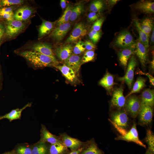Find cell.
<instances>
[{
  "mask_svg": "<svg viewBox=\"0 0 154 154\" xmlns=\"http://www.w3.org/2000/svg\"><path fill=\"white\" fill-rule=\"evenodd\" d=\"M21 55L36 67H55L58 64L56 59L34 51H24L21 52Z\"/></svg>",
  "mask_w": 154,
  "mask_h": 154,
  "instance_id": "obj_1",
  "label": "cell"
},
{
  "mask_svg": "<svg viewBox=\"0 0 154 154\" xmlns=\"http://www.w3.org/2000/svg\"><path fill=\"white\" fill-rule=\"evenodd\" d=\"M110 117L111 120H110L118 131L121 130H127L129 126V119L123 109L112 112Z\"/></svg>",
  "mask_w": 154,
  "mask_h": 154,
  "instance_id": "obj_2",
  "label": "cell"
},
{
  "mask_svg": "<svg viewBox=\"0 0 154 154\" xmlns=\"http://www.w3.org/2000/svg\"><path fill=\"white\" fill-rule=\"evenodd\" d=\"M140 107V99L136 96H130L126 98L123 109L128 115L135 118L138 116Z\"/></svg>",
  "mask_w": 154,
  "mask_h": 154,
  "instance_id": "obj_3",
  "label": "cell"
},
{
  "mask_svg": "<svg viewBox=\"0 0 154 154\" xmlns=\"http://www.w3.org/2000/svg\"><path fill=\"white\" fill-rule=\"evenodd\" d=\"M115 44L117 46L124 48H131L135 49V42L130 33L124 31L120 33L117 37Z\"/></svg>",
  "mask_w": 154,
  "mask_h": 154,
  "instance_id": "obj_4",
  "label": "cell"
},
{
  "mask_svg": "<svg viewBox=\"0 0 154 154\" xmlns=\"http://www.w3.org/2000/svg\"><path fill=\"white\" fill-rule=\"evenodd\" d=\"M116 140H122L127 142H132L146 148V146L139 139L135 123H133L130 129L116 137Z\"/></svg>",
  "mask_w": 154,
  "mask_h": 154,
  "instance_id": "obj_5",
  "label": "cell"
},
{
  "mask_svg": "<svg viewBox=\"0 0 154 154\" xmlns=\"http://www.w3.org/2000/svg\"><path fill=\"white\" fill-rule=\"evenodd\" d=\"M137 63L135 58L132 56L129 60L125 74L123 76L119 77L118 78L120 81L125 83L129 89H131L132 87L134 71Z\"/></svg>",
  "mask_w": 154,
  "mask_h": 154,
  "instance_id": "obj_6",
  "label": "cell"
},
{
  "mask_svg": "<svg viewBox=\"0 0 154 154\" xmlns=\"http://www.w3.org/2000/svg\"><path fill=\"white\" fill-rule=\"evenodd\" d=\"M59 136L62 142L70 149V151H76L81 148L85 143L77 138L71 137L66 132L60 133Z\"/></svg>",
  "mask_w": 154,
  "mask_h": 154,
  "instance_id": "obj_7",
  "label": "cell"
},
{
  "mask_svg": "<svg viewBox=\"0 0 154 154\" xmlns=\"http://www.w3.org/2000/svg\"><path fill=\"white\" fill-rule=\"evenodd\" d=\"M87 33V29L84 23L80 22L76 24L69 37L66 39L65 43H74L84 37Z\"/></svg>",
  "mask_w": 154,
  "mask_h": 154,
  "instance_id": "obj_8",
  "label": "cell"
},
{
  "mask_svg": "<svg viewBox=\"0 0 154 154\" xmlns=\"http://www.w3.org/2000/svg\"><path fill=\"white\" fill-rule=\"evenodd\" d=\"M153 107L146 105H141L138 114L139 124L141 126L150 124L153 116Z\"/></svg>",
  "mask_w": 154,
  "mask_h": 154,
  "instance_id": "obj_9",
  "label": "cell"
},
{
  "mask_svg": "<svg viewBox=\"0 0 154 154\" xmlns=\"http://www.w3.org/2000/svg\"><path fill=\"white\" fill-rule=\"evenodd\" d=\"M123 92V88L122 86L114 90L110 102L111 106L112 108L116 110L123 109L126 100Z\"/></svg>",
  "mask_w": 154,
  "mask_h": 154,
  "instance_id": "obj_10",
  "label": "cell"
},
{
  "mask_svg": "<svg viewBox=\"0 0 154 154\" xmlns=\"http://www.w3.org/2000/svg\"><path fill=\"white\" fill-rule=\"evenodd\" d=\"M25 27L21 21L14 19L8 21L6 27V34L10 38L13 37L21 32Z\"/></svg>",
  "mask_w": 154,
  "mask_h": 154,
  "instance_id": "obj_11",
  "label": "cell"
},
{
  "mask_svg": "<svg viewBox=\"0 0 154 154\" xmlns=\"http://www.w3.org/2000/svg\"><path fill=\"white\" fill-rule=\"evenodd\" d=\"M79 154H105L98 146L93 138L85 142L82 150Z\"/></svg>",
  "mask_w": 154,
  "mask_h": 154,
  "instance_id": "obj_12",
  "label": "cell"
},
{
  "mask_svg": "<svg viewBox=\"0 0 154 154\" xmlns=\"http://www.w3.org/2000/svg\"><path fill=\"white\" fill-rule=\"evenodd\" d=\"M147 49L139 39L135 42L134 53L138 57L143 67L145 66L148 61Z\"/></svg>",
  "mask_w": 154,
  "mask_h": 154,
  "instance_id": "obj_13",
  "label": "cell"
},
{
  "mask_svg": "<svg viewBox=\"0 0 154 154\" xmlns=\"http://www.w3.org/2000/svg\"><path fill=\"white\" fill-rule=\"evenodd\" d=\"M40 132V141L46 142L50 144L62 142L59 136H57L51 133L43 124L41 125Z\"/></svg>",
  "mask_w": 154,
  "mask_h": 154,
  "instance_id": "obj_14",
  "label": "cell"
},
{
  "mask_svg": "<svg viewBox=\"0 0 154 154\" xmlns=\"http://www.w3.org/2000/svg\"><path fill=\"white\" fill-rule=\"evenodd\" d=\"M71 26V24L68 22L57 26L52 31V36L58 41L62 40L70 29Z\"/></svg>",
  "mask_w": 154,
  "mask_h": 154,
  "instance_id": "obj_15",
  "label": "cell"
},
{
  "mask_svg": "<svg viewBox=\"0 0 154 154\" xmlns=\"http://www.w3.org/2000/svg\"><path fill=\"white\" fill-rule=\"evenodd\" d=\"M73 49L72 46L70 44L61 46L56 49V55L61 61L64 62L73 54Z\"/></svg>",
  "mask_w": 154,
  "mask_h": 154,
  "instance_id": "obj_16",
  "label": "cell"
},
{
  "mask_svg": "<svg viewBox=\"0 0 154 154\" xmlns=\"http://www.w3.org/2000/svg\"><path fill=\"white\" fill-rule=\"evenodd\" d=\"M34 51L38 52L44 55L56 59L51 46L46 43H37L35 44L32 47Z\"/></svg>",
  "mask_w": 154,
  "mask_h": 154,
  "instance_id": "obj_17",
  "label": "cell"
},
{
  "mask_svg": "<svg viewBox=\"0 0 154 154\" xmlns=\"http://www.w3.org/2000/svg\"><path fill=\"white\" fill-rule=\"evenodd\" d=\"M58 69L64 76L69 82L72 83L77 82L78 79L76 72L72 69L64 64L62 66H57L55 67Z\"/></svg>",
  "mask_w": 154,
  "mask_h": 154,
  "instance_id": "obj_18",
  "label": "cell"
},
{
  "mask_svg": "<svg viewBox=\"0 0 154 154\" xmlns=\"http://www.w3.org/2000/svg\"><path fill=\"white\" fill-rule=\"evenodd\" d=\"M81 59L79 55L73 54L64 62V64L78 73L82 64Z\"/></svg>",
  "mask_w": 154,
  "mask_h": 154,
  "instance_id": "obj_19",
  "label": "cell"
},
{
  "mask_svg": "<svg viewBox=\"0 0 154 154\" xmlns=\"http://www.w3.org/2000/svg\"><path fill=\"white\" fill-rule=\"evenodd\" d=\"M141 105H146L153 107L154 105V91L150 89H145L141 98Z\"/></svg>",
  "mask_w": 154,
  "mask_h": 154,
  "instance_id": "obj_20",
  "label": "cell"
},
{
  "mask_svg": "<svg viewBox=\"0 0 154 154\" xmlns=\"http://www.w3.org/2000/svg\"><path fill=\"white\" fill-rule=\"evenodd\" d=\"M99 84L110 92L112 90L114 85L116 83L114 82V76L107 71L100 81Z\"/></svg>",
  "mask_w": 154,
  "mask_h": 154,
  "instance_id": "obj_21",
  "label": "cell"
},
{
  "mask_svg": "<svg viewBox=\"0 0 154 154\" xmlns=\"http://www.w3.org/2000/svg\"><path fill=\"white\" fill-rule=\"evenodd\" d=\"M50 144L39 141L32 147L31 154H49Z\"/></svg>",
  "mask_w": 154,
  "mask_h": 154,
  "instance_id": "obj_22",
  "label": "cell"
},
{
  "mask_svg": "<svg viewBox=\"0 0 154 154\" xmlns=\"http://www.w3.org/2000/svg\"><path fill=\"white\" fill-rule=\"evenodd\" d=\"M135 8L143 13L151 14L154 12V2L149 1H141L135 5Z\"/></svg>",
  "mask_w": 154,
  "mask_h": 154,
  "instance_id": "obj_23",
  "label": "cell"
},
{
  "mask_svg": "<svg viewBox=\"0 0 154 154\" xmlns=\"http://www.w3.org/2000/svg\"><path fill=\"white\" fill-rule=\"evenodd\" d=\"M32 10L29 7L25 6L18 9L14 14L15 20L22 21L28 19L31 15Z\"/></svg>",
  "mask_w": 154,
  "mask_h": 154,
  "instance_id": "obj_24",
  "label": "cell"
},
{
  "mask_svg": "<svg viewBox=\"0 0 154 154\" xmlns=\"http://www.w3.org/2000/svg\"><path fill=\"white\" fill-rule=\"evenodd\" d=\"M31 105V103H28L21 108H17L12 110L9 113L0 116V120L7 119L11 122L14 120L20 119L22 111L27 107H30Z\"/></svg>",
  "mask_w": 154,
  "mask_h": 154,
  "instance_id": "obj_25",
  "label": "cell"
},
{
  "mask_svg": "<svg viewBox=\"0 0 154 154\" xmlns=\"http://www.w3.org/2000/svg\"><path fill=\"white\" fill-rule=\"evenodd\" d=\"M134 53V49L131 48H124L118 53V59L120 64L125 69L128 61L131 56Z\"/></svg>",
  "mask_w": 154,
  "mask_h": 154,
  "instance_id": "obj_26",
  "label": "cell"
},
{
  "mask_svg": "<svg viewBox=\"0 0 154 154\" xmlns=\"http://www.w3.org/2000/svg\"><path fill=\"white\" fill-rule=\"evenodd\" d=\"M70 152L62 142L51 144L49 154H67Z\"/></svg>",
  "mask_w": 154,
  "mask_h": 154,
  "instance_id": "obj_27",
  "label": "cell"
},
{
  "mask_svg": "<svg viewBox=\"0 0 154 154\" xmlns=\"http://www.w3.org/2000/svg\"><path fill=\"white\" fill-rule=\"evenodd\" d=\"M56 23V21L51 22L43 20L39 28V39L48 34L53 28Z\"/></svg>",
  "mask_w": 154,
  "mask_h": 154,
  "instance_id": "obj_28",
  "label": "cell"
},
{
  "mask_svg": "<svg viewBox=\"0 0 154 154\" xmlns=\"http://www.w3.org/2000/svg\"><path fill=\"white\" fill-rule=\"evenodd\" d=\"M134 22L139 35V40L146 48H148L149 47V38L141 29L140 23L138 21L137 19H135Z\"/></svg>",
  "mask_w": 154,
  "mask_h": 154,
  "instance_id": "obj_29",
  "label": "cell"
},
{
  "mask_svg": "<svg viewBox=\"0 0 154 154\" xmlns=\"http://www.w3.org/2000/svg\"><path fill=\"white\" fill-rule=\"evenodd\" d=\"M140 24L141 29L149 38L151 32L153 28V19L149 17L145 18L142 21L141 23H140Z\"/></svg>",
  "mask_w": 154,
  "mask_h": 154,
  "instance_id": "obj_30",
  "label": "cell"
},
{
  "mask_svg": "<svg viewBox=\"0 0 154 154\" xmlns=\"http://www.w3.org/2000/svg\"><path fill=\"white\" fill-rule=\"evenodd\" d=\"M146 80L145 79L141 77H138L135 84L132 89L127 95L126 98L132 94L139 92L145 86Z\"/></svg>",
  "mask_w": 154,
  "mask_h": 154,
  "instance_id": "obj_31",
  "label": "cell"
},
{
  "mask_svg": "<svg viewBox=\"0 0 154 154\" xmlns=\"http://www.w3.org/2000/svg\"><path fill=\"white\" fill-rule=\"evenodd\" d=\"M84 9V4L80 3L72 8V13L69 21L73 22L76 20L83 12Z\"/></svg>",
  "mask_w": 154,
  "mask_h": 154,
  "instance_id": "obj_32",
  "label": "cell"
},
{
  "mask_svg": "<svg viewBox=\"0 0 154 154\" xmlns=\"http://www.w3.org/2000/svg\"><path fill=\"white\" fill-rule=\"evenodd\" d=\"M31 151L32 147L26 143L17 145L13 153L14 154H31Z\"/></svg>",
  "mask_w": 154,
  "mask_h": 154,
  "instance_id": "obj_33",
  "label": "cell"
},
{
  "mask_svg": "<svg viewBox=\"0 0 154 154\" xmlns=\"http://www.w3.org/2000/svg\"><path fill=\"white\" fill-rule=\"evenodd\" d=\"M0 16L8 21L14 19V14L11 7H5L0 9Z\"/></svg>",
  "mask_w": 154,
  "mask_h": 154,
  "instance_id": "obj_34",
  "label": "cell"
},
{
  "mask_svg": "<svg viewBox=\"0 0 154 154\" xmlns=\"http://www.w3.org/2000/svg\"><path fill=\"white\" fill-rule=\"evenodd\" d=\"M72 7L70 5L68 6L63 14L57 22V26L68 22L71 15Z\"/></svg>",
  "mask_w": 154,
  "mask_h": 154,
  "instance_id": "obj_35",
  "label": "cell"
},
{
  "mask_svg": "<svg viewBox=\"0 0 154 154\" xmlns=\"http://www.w3.org/2000/svg\"><path fill=\"white\" fill-rule=\"evenodd\" d=\"M145 140L148 145V149L154 153V135L151 129H148L147 130Z\"/></svg>",
  "mask_w": 154,
  "mask_h": 154,
  "instance_id": "obj_36",
  "label": "cell"
},
{
  "mask_svg": "<svg viewBox=\"0 0 154 154\" xmlns=\"http://www.w3.org/2000/svg\"><path fill=\"white\" fill-rule=\"evenodd\" d=\"M104 7V3L102 1L96 0L91 3L90 9L92 12L96 13L101 11Z\"/></svg>",
  "mask_w": 154,
  "mask_h": 154,
  "instance_id": "obj_37",
  "label": "cell"
},
{
  "mask_svg": "<svg viewBox=\"0 0 154 154\" xmlns=\"http://www.w3.org/2000/svg\"><path fill=\"white\" fill-rule=\"evenodd\" d=\"M95 55L94 50H87L82 58V64L93 61Z\"/></svg>",
  "mask_w": 154,
  "mask_h": 154,
  "instance_id": "obj_38",
  "label": "cell"
},
{
  "mask_svg": "<svg viewBox=\"0 0 154 154\" xmlns=\"http://www.w3.org/2000/svg\"><path fill=\"white\" fill-rule=\"evenodd\" d=\"M85 50L84 42L79 40L76 42L73 49V53L78 55L83 52Z\"/></svg>",
  "mask_w": 154,
  "mask_h": 154,
  "instance_id": "obj_39",
  "label": "cell"
},
{
  "mask_svg": "<svg viewBox=\"0 0 154 154\" xmlns=\"http://www.w3.org/2000/svg\"><path fill=\"white\" fill-rule=\"evenodd\" d=\"M101 35L99 31H98L92 29L89 33V36L93 43L97 42L100 39Z\"/></svg>",
  "mask_w": 154,
  "mask_h": 154,
  "instance_id": "obj_40",
  "label": "cell"
},
{
  "mask_svg": "<svg viewBox=\"0 0 154 154\" xmlns=\"http://www.w3.org/2000/svg\"><path fill=\"white\" fill-rule=\"evenodd\" d=\"M23 2V1L21 0H3L0 3L2 5L5 6L20 4Z\"/></svg>",
  "mask_w": 154,
  "mask_h": 154,
  "instance_id": "obj_41",
  "label": "cell"
},
{
  "mask_svg": "<svg viewBox=\"0 0 154 154\" xmlns=\"http://www.w3.org/2000/svg\"><path fill=\"white\" fill-rule=\"evenodd\" d=\"M104 19L102 18L98 19L94 23L92 29L94 31H99L100 30Z\"/></svg>",
  "mask_w": 154,
  "mask_h": 154,
  "instance_id": "obj_42",
  "label": "cell"
},
{
  "mask_svg": "<svg viewBox=\"0 0 154 154\" xmlns=\"http://www.w3.org/2000/svg\"><path fill=\"white\" fill-rule=\"evenodd\" d=\"M99 15L96 13L91 12L89 13L88 15V21L91 22H94L98 19Z\"/></svg>",
  "mask_w": 154,
  "mask_h": 154,
  "instance_id": "obj_43",
  "label": "cell"
},
{
  "mask_svg": "<svg viewBox=\"0 0 154 154\" xmlns=\"http://www.w3.org/2000/svg\"><path fill=\"white\" fill-rule=\"evenodd\" d=\"M84 43L85 49L87 50H94L96 48L94 44L89 40H86L84 42Z\"/></svg>",
  "mask_w": 154,
  "mask_h": 154,
  "instance_id": "obj_44",
  "label": "cell"
},
{
  "mask_svg": "<svg viewBox=\"0 0 154 154\" xmlns=\"http://www.w3.org/2000/svg\"><path fill=\"white\" fill-rule=\"evenodd\" d=\"M139 73L141 74L146 75L149 78V82L151 85L153 86H154V78L153 76L148 73H145L141 71H139Z\"/></svg>",
  "mask_w": 154,
  "mask_h": 154,
  "instance_id": "obj_45",
  "label": "cell"
},
{
  "mask_svg": "<svg viewBox=\"0 0 154 154\" xmlns=\"http://www.w3.org/2000/svg\"><path fill=\"white\" fill-rule=\"evenodd\" d=\"M5 31V28L3 26L0 24V39L3 36Z\"/></svg>",
  "mask_w": 154,
  "mask_h": 154,
  "instance_id": "obj_46",
  "label": "cell"
},
{
  "mask_svg": "<svg viewBox=\"0 0 154 154\" xmlns=\"http://www.w3.org/2000/svg\"><path fill=\"white\" fill-rule=\"evenodd\" d=\"M60 5L62 9H65L66 6V1L65 0H60Z\"/></svg>",
  "mask_w": 154,
  "mask_h": 154,
  "instance_id": "obj_47",
  "label": "cell"
},
{
  "mask_svg": "<svg viewBox=\"0 0 154 154\" xmlns=\"http://www.w3.org/2000/svg\"><path fill=\"white\" fill-rule=\"evenodd\" d=\"M82 149V147L81 148L75 151H70V152L67 154H79Z\"/></svg>",
  "mask_w": 154,
  "mask_h": 154,
  "instance_id": "obj_48",
  "label": "cell"
},
{
  "mask_svg": "<svg viewBox=\"0 0 154 154\" xmlns=\"http://www.w3.org/2000/svg\"><path fill=\"white\" fill-rule=\"evenodd\" d=\"M119 1L118 0H111L108 1L109 3L111 6L115 5Z\"/></svg>",
  "mask_w": 154,
  "mask_h": 154,
  "instance_id": "obj_49",
  "label": "cell"
},
{
  "mask_svg": "<svg viewBox=\"0 0 154 154\" xmlns=\"http://www.w3.org/2000/svg\"><path fill=\"white\" fill-rule=\"evenodd\" d=\"M154 42V28L152 30V33L151 37V43H153Z\"/></svg>",
  "mask_w": 154,
  "mask_h": 154,
  "instance_id": "obj_50",
  "label": "cell"
},
{
  "mask_svg": "<svg viewBox=\"0 0 154 154\" xmlns=\"http://www.w3.org/2000/svg\"><path fill=\"white\" fill-rule=\"evenodd\" d=\"M151 69H152V70L154 71V57L153 58V59L152 60L151 62Z\"/></svg>",
  "mask_w": 154,
  "mask_h": 154,
  "instance_id": "obj_51",
  "label": "cell"
},
{
  "mask_svg": "<svg viewBox=\"0 0 154 154\" xmlns=\"http://www.w3.org/2000/svg\"><path fill=\"white\" fill-rule=\"evenodd\" d=\"M145 154H154V153H153L149 149H148Z\"/></svg>",
  "mask_w": 154,
  "mask_h": 154,
  "instance_id": "obj_52",
  "label": "cell"
},
{
  "mask_svg": "<svg viewBox=\"0 0 154 154\" xmlns=\"http://www.w3.org/2000/svg\"><path fill=\"white\" fill-rule=\"evenodd\" d=\"M3 154H14L13 152H8L7 153H5Z\"/></svg>",
  "mask_w": 154,
  "mask_h": 154,
  "instance_id": "obj_53",
  "label": "cell"
},
{
  "mask_svg": "<svg viewBox=\"0 0 154 154\" xmlns=\"http://www.w3.org/2000/svg\"><path fill=\"white\" fill-rule=\"evenodd\" d=\"M0 5H1V3H0Z\"/></svg>",
  "mask_w": 154,
  "mask_h": 154,
  "instance_id": "obj_54",
  "label": "cell"
},
{
  "mask_svg": "<svg viewBox=\"0 0 154 154\" xmlns=\"http://www.w3.org/2000/svg\"></svg>",
  "mask_w": 154,
  "mask_h": 154,
  "instance_id": "obj_55",
  "label": "cell"
}]
</instances>
